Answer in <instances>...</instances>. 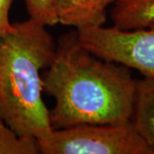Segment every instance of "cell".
Masks as SVG:
<instances>
[{"label":"cell","mask_w":154,"mask_h":154,"mask_svg":"<svg viewBox=\"0 0 154 154\" xmlns=\"http://www.w3.org/2000/svg\"><path fill=\"white\" fill-rule=\"evenodd\" d=\"M42 82L43 92L55 99L49 110L53 129L132 118L137 80L131 69L84 47L76 30L59 38Z\"/></svg>","instance_id":"1"},{"label":"cell","mask_w":154,"mask_h":154,"mask_svg":"<svg viewBox=\"0 0 154 154\" xmlns=\"http://www.w3.org/2000/svg\"><path fill=\"white\" fill-rule=\"evenodd\" d=\"M0 35V118L20 136L48 137L53 131L42 99V73L57 43L46 26L29 18Z\"/></svg>","instance_id":"2"},{"label":"cell","mask_w":154,"mask_h":154,"mask_svg":"<svg viewBox=\"0 0 154 154\" xmlns=\"http://www.w3.org/2000/svg\"><path fill=\"white\" fill-rule=\"evenodd\" d=\"M37 147L41 154H154L131 119L53 129Z\"/></svg>","instance_id":"3"},{"label":"cell","mask_w":154,"mask_h":154,"mask_svg":"<svg viewBox=\"0 0 154 154\" xmlns=\"http://www.w3.org/2000/svg\"><path fill=\"white\" fill-rule=\"evenodd\" d=\"M76 31L81 44L95 55L154 79V27L126 31L100 26Z\"/></svg>","instance_id":"4"},{"label":"cell","mask_w":154,"mask_h":154,"mask_svg":"<svg viewBox=\"0 0 154 154\" xmlns=\"http://www.w3.org/2000/svg\"><path fill=\"white\" fill-rule=\"evenodd\" d=\"M116 0H52L57 22L64 26L83 28L104 26L107 9Z\"/></svg>","instance_id":"5"},{"label":"cell","mask_w":154,"mask_h":154,"mask_svg":"<svg viewBox=\"0 0 154 154\" xmlns=\"http://www.w3.org/2000/svg\"><path fill=\"white\" fill-rule=\"evenodd\" d=\"M110 19L113 26L121 30L154 27V0H116Z\"/></svg>","instance_id":"6"},{"label":"cell","mask_w":154,"mask_h":154,"mask_svg":"<svg viewBox=\"0 0 154 154\" xmlns=\"http://www.w3.org/2000/svg\"><path fill=\"white\" fill-rule=\"evenodd\" d=\"M131 120L138 131L154 150V79L137 80Z\"/></svg>","instance_id":"7"},{"label":"cell","mask_w":154,"mask_h":154,"mask_svg":"<svg viewBox=\"0 0 154 154\" xmlns=\"http://www.w3.org/2000/svg\"><path fill=\"white\" fill-rule=\"evenodd\" d=\"M0 154H38L37 140L20 136L0 118Z\"/></svg>","instance_id":"8"},{"label":"cell","mask_w":154,"mask_h":154,"mask_svg":"<svg viewBox=\"0 0 154 154\" xmlns=\"http://www.w3.org/2000/svg\"><path fill=\"white\" fill-rule=\"evenodd\" d=\"M29 18L45 26L57 24L52 0H24Z\"/></svg>","instance_id":"9"},{"label":"cell","mask_w":154,"mask_h":154,"mask_svg":"<svg viewBox=\"0 0 154 154\" xmlns=\"http://www.w3.org/2000/svg\"><path fill=\"white\" fill-rule=\"evenodd\" d=\"M14 0H0V35L8 33L12 29L10 21V11Z\"/></svg>","instance_id":"10"}]
</instances>
